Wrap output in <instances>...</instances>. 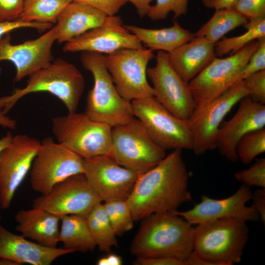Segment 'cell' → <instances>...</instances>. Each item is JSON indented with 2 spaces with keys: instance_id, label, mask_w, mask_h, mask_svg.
I'll use <instances>...</instances> for the list:
<instances>
[{
  "instance_id": "1",
  "label": "cell",
  "mask_w": 265,
  "mask_h": 265,
  "mask_svg": "<svg viewBox=\"0 0 265 265\" xmlns=\"http://www.w3.org/2000/svg\"><path fill=\"white\" fill-rule=\"evenodd\" d=\"M182 150H173L155 166L139 175L127 199L134 221L156 213L171 212L191 200L188 172Z\"/></svg>"
},
{
  "instance_id": "2",
  "label": "cell",
  "mask_w": 265,
  "mask_h": 265,
  "mask_svg": "<svg viewBox=\"0 0 265 265\" xmlns=\"http://www.w3.org/2000/svg\"><path fill=\"white\" fill-rule=\"evenodd\" d=\"M130 251L137 257H175L185 260L193 250L194 227L172 212L143 219Z\"/></svg>"
},
{
  "instance_id": "3",
  "label": "cell",
  "mask_w": 265,
  "mask_h": 265,
  "mask_svg": "<svg viewBox=\"0 0 265 265\" xmlns=\"http://www.w3.org/2000/svg\"><path fill=\"white\" fill-rule=\"evenodd\" d=\"M26 86L0 98V108L6 114L27 95L47 92L59 99L68 112L77 111L85 87V80L73 64L58 58L29 75Z\"/></svg>"
},
{
  "instance_id": "4",
  "label": "cell",
  "mask_w": 265,
  "mask_h": 265,
  "mask_svg": "<svg viewBox=\"0 0 265 265\" xmlns=\"http://www.w3.org/2000/svg\"><path fill=\"white\" fill-rule=\"evenodd\" d=\"M83 68L91 72L94 83L87 94L84 113L91 118L111 127L125 124L134 116L131 103L117 91L109 73L106 56L93 52H82Z\"/></svg>"
},
{
  "instance_id": "5",
  "label": "cell",
  "mask_w": 265,
  "mask_h": 265,
  "mask_svg": "<svg viewBox=\"0 0 265 265\" xmlns=\"http://www.w3.org/2000/svg\"><path fill=\"white\" fill-rule=\"evenodd\" d=\"M249 234L246 222L234 218L198 224L194 228L193 251L213 265L238 263Z\"/></svg>"
},
{
  "instance_id": "6",
  "label": "cell",
  "mask_w": 265,
  "mask_h": 265,
  "mask_svg": "<svg viewBox=\"0 0 265 265\" xmlns=\"http://www.w3.org/2000/svg\"><path fill=\"white\" fill-rule=\"evenodd\" d=\"M56 141L82 159L109 156L112 127L95 120L84 112H68L52 119Z\"/></svg>"
},
{
  "instance_id": "7",
  "label": "cell",
  "mask_w": 265,
  "mask_h": 265,
  "mask_svg": "<svg viewBox=\"0 0 265 265\" xmlns=\"http://www.w3.org/2000/svg\"><path fill=\"white\" fill-rule=\"evenodd\" d=\"M165 151L152 140L138 118L134 117L125 124L112 128L109 156L139 175L162 160L166 156Z\"/></svg>"
},
{
  "instance_id": "8",
  "label": "cell",
  "mask_w": 265,
  "mask_h": 265,
  "mask_svg": "<svg viewBox=\"0 0 265 265\" xmlns=\"http://www.w3.org/2000/svg\"><path fill=\"white\" fill-rule=\"evenodd\" d=\"M133 114L152 140L163 150H191L192 137L188 120L179 118L154 96L131 102Z\"/></svg>"
},
{
  "instance_id": "9",
  "label": "cell",
  "mask_w": 265,
  "mask_h": 265,
  "mask_svg": "<svg viewBox=\"0 0 265 265\" xmlns=\"http://www.w3.org/2000/svg\"><path fill=\"white\" fill-rule=\"evenodd\" d=\"M259 45L257 40L225 58L216 56L188 84L196 102L202 106L240 82L241 72Z\"/></svg>"
},
{
  "instance_id": "10",
  "label": "cell",
  "mask_w": 265,
  "mask_h": 265,
  "mask_svg": "<svg viewBox=\"0 0 265 265\" xmlns=\"http://www.w3.org/2000/svg\"><path fill=\"white\" fill-rule=\"evenodd\" d=\"M83 171L82 158L48 136L41 141L33 161L30 185L35 191L47 194L59 183Z\"/></svg>"
},
{
  "instance_id": "11",
  "label": "cell",
  "mask_w": 265,
  "mask_h": 265,
  "mask_svg": "<svg viewBox=\"0 0 265 265\" xmlns=\"http://www.w3.org/2000/svg\"><path fill=\"white\" fill-rule=\"evenodd\" d=\"M249 91L242 80L208 103L196 106L188 119L192 137L191 150L196 155L216 149L220 125L233 106Z\"/></svg>"
},
{
  "instance_id": "12",
  "label": "cell",
  "mask_w": 265,
  "mask_h": 265,
  "mask_svg": "<svg viewBox=\"0 0 265 265\" xmlns=\"http://www.w3.org/2000/svg\"><path fill=\"white\" fill-rule=\"evenodd\" d=\"M154 57L149 49H123L106 56V66L116 88L125 100L154 96L147 79V66Z\"/></svg>"
},
{
  "instance_id": "13",
  "label": "cell",
  "mask_w": 265,
  "mask_h": 265,
  "mask_svg": "<svg viewBox=\"0 0 265 265\" xmlns=\"http://www.w3.org/2000/svg\"><path fill=\"white\" fill-rule=\"evenodd\" d=\"M155 58V65L147 70L154 96L174 115L188 120L196 106L188 83L174 69L168 53L159 51Z\"/></svg>"
},
{
  "instance_id": "14",
  "label": "cell",
  "mask_w": 265,
  "mask_h": 265,
  "mask_svg": "<svg viewBox=\"0 0 265 265\" xmlns=\"http://www.w3.org/2000/svg\"><path fill=\"white\" fill-rule=\"evenodd\" d=\"M102 202L83 173L70 176L56 185L47 194L33 200L32 207H39L60 217L78 215L86 217Z\"/></svg>"
},
{
  "instance_id": "15",
  "label": "cell",
  "mask_w": 265,
  "mask_h": 265,
  "mask_svg": "<svg viewBox=\"0 0 265 265\" xmlns=\"http://www.w3.org/2000/svg\"><path fill=\"white\" fill-rule=\"evenodd\" d=\"M41 144L25 134L13 136L1 153L0 163V207L8 209L15 193L30 171Z\"/></svg>"
},
{
  "instance_id": "16",
  "label": "cell",
  "mask_w": 265,
  "mask_h": 265,
  "mask_svg": "<svg viewBox=\"0 0 265 265\" xmlns=\"http://www.w3.org/2000/svg\"><path fill=\"white\" fill-rule=\"evenodd\" d=\"M83 173L102 201L127 200L139 175L107 155L83 159Z\"/></svg>"
},
{
  "instance_id": "17",
  "label": "cell",
  "mask_w": 265,
  "mask_h": 265,
  "mask_svg": "<svg viewBox=\"0 0 265 265\" xmlns=\"http://www.w3.org/2000/svg\"><path fill=\"white\" fill-rule=\"evenodd\" d=\"M250 186L242 184L232 195L215 199L206 195L191 209L172 212L182 217L191 225H198L222 218H234L244 222L260 220L258 213L246 203L251 200Z\"/></svg>"
},
{
  "instance_id": "18",
  "label": "cell",
  "mask_w": 265,
  "mask_h": 265,
  "mask_svg": "<svg viewBox=\"0 0 265 265\" xmlns=\"http://www.w3.org/2000/svg\"><path fill=\"white\" fill-rule=\"evenodd\" d=\"M56 41L54 26L39 37L12 44L10 33L0 38V61L11 62L16 68L15 80L19 82L53 60L52 48Z\"/></svg>"
},
{
  "instance_id": "19",
  "label": "cell",
  "mask_w": 265,
  "mask_h": 265,
  "mask_svg": "<svg viewBox=\"0 0 265 265\" xmlns=\"http://www.w3.org/2000/svg\"><path fill=\"white\" fill-rule=\"evenodd\" d=\"M144 47L137 37L126 29L119 16H107L104 23L65 43L64 52H93L109 54L123 49Z\"/></svg>"
},
{
  "instance_id": "20",
  "label": "cell",
  "mask_w": 265,
  "mask_h": 265,
  "mask_svg": "<svg viewBox=\"0 0 265 265\" xmlns=\"http://www.w3.org/2000/svg\"><path fill=\"white\" fill-rule=\"evenodd\" d=\"M239 102L235 114L220 127L216 140V149L221 155L233 162L238 160L236 146L239 139L247 132L265 126V105L253 101L249 96Z\"/></svg>"
},
{
  "instance_id": "21",
  "label": "cell",
  "mask_w": 265,
  "mask_h": 265,
  "mask_svg": "<svg viewBox=\"0 0 265 265\" xmlns=\"http://www.w3.org/2000/svg\"><path fill=\"white\" fill-rule=\"evenodd\" d=\"M74 252L62 248L49 247L11 233L0 225V258L20 265H50L57 258Z\"/></svg>"
},
{
  "instance_id": "22",
  "label": "cell",
  "mask_w": 265,
  "mask_h": 265,
  "mask_svg": "<svg viewBox=\"0 0 265 265\" xmlns=\"http://www.w3.org/2000/svg\"><path fill=\"white\" fill-rule=\"evenodd\" d=\"M107 15L86 3L72 0L59 15L56 25V41L68 42L103 24Z\"/></svg>"
},
{
  "instance_id": "23",
  "label": "cell",
  "mask_w": 265,
  "mask_h": 265,
  "mask_svg": "<svg viewBox=\"0 0 265 265\" xmlns=\"http://www.w3.org/2000/svg\"><path fill=\"white\" fill-rule=\"evenodd\" d=\"M16 230L26 238L45 246L57 247L60 216L39 207L21 210L15 215Z\"/></svg>"
},
{
  "instance_id": "24",
  "label": "cell",
  "mask_w": 265,
  "mask_h": 265,
  "mask_svg": "<svg viewBox=\"0 0 265 265\" xmlns=\"http://www.w3.org/2000/svg\"><path fill=\"white\" fill-rule=\"evenodd\" d=\"M214 47L207 39L194 36L168 53L169 61L176 72L188 83L216 56Z\"/></svg>"
},
{
  "instance_id": "25",
  "label": "cell",
  "mask_w": 265,
  "mask_h": 265,
  "mask_svg": "<svg viewBox=\"0 0 265 265\" xmlns=\"http://www.w3.org/2000/svg\"><path fill=\"white\" fill-rule=\"evenodd\" d=\"M127 30L135 35L142 44L153 51L170 53L191 40L194 34L183 27L177 21L169 27L160 29L146 28L125 25Z\"/></svg>"
},
{
  "instance_id": "26",
  "label": "cell",
  "mask_w": 265,
  "mask_h": 265,
  "mask_svg": "<svg viewBox=\"0 0 265 265\" xmlns=\"http://www.w3.org/2000/svg\"><path fill=\"white\" fill-rule=\"evenodd\" d=\"M59 240L63 247L74 252L93 251L97 247L86 218L78 215L60 217Z\"/></svg>"
},
{
  "instance_id": "27",
  "label": "cell",
  "mask_w": 265,
  "mask_h": 265,
  "mask_svg": "<svg viewBox=\"0 0 265 265\" xmlns=\"http://www.w3.org/2000/svg\"><path fill=\"white\" fill-rule=\"evenodd\" d=\"M248 20L232 9L215 10L212 17L196 32L195 37H201L215 44L228 32L244 26Z\"/></svg>"
},
{
  "instance_id": "28",
  "label": "cell",
  "mask_w": 265,
  "mask_h": 265,
  "mask_svg": "<svg viewBox=\"0 0 265 265\" xmlns=\"http://www.w3.org/2000/svg\"><path fill=\"white\" fill-rule=\"evenodd\" d=\"M102 202L97 204L85 218L96 246L101 251L109 252L112 247L118 246L117 236Z\"/></svg>"
},
{
  "instance_id": "29",
  "label": "cell",
  "mask_w": 265,
  "mask_h": 265,
  "mask_svg": "<svg viewBox=\"0 0 265 265\" xmlns=\"http://www.w3.org/2000/svg\"><path fill=\"white\" fill-rule=\"evenodd\" d=\"M72 0H25L19 19L26 22L56 24L65 7Z\"/></svg>"
},
{
  "instance_id": "30",
  "label": "cell",
  "mask_w": 265,
  "mask_h": 265,
  "mask_svg": "<svg viewBox=\"0 0 265 265\" xmlns=\"http://www.w3.org/2000/svg\"><path fill=\"white\" fill-rule=\"evenodd\" d=\"M243 26L247 29L244 33L223 38L215 44L216 56L235 53L251 42L265 37V18L249 20Z\"/></svg>"
},
{
  "instance_id": "31",
  "label": "cell",
  "mask_w": 265,
  "mask_h": 265,
  "mask_svg": "<svg viewBox=\"0 0 265 265\" xmlns=\"http://www.w3.org/2000/svg\"><path fill=\"white\" fill-rule=\"evenodd\" d=\"M111 226L117 236L131 230L134 221L126 200H114L103 204Z\"/></svg>"
},
{
  "instance_id": "32",
  "label": "cell",
  "mask_w": 265,
  "mask_h": 265,
  "mask_svg": "<svg viewBox=\"0 0 265 265\" xmlns=\"http://www.w3.org/2000/svg\"><path fill=\"white\" fill-rule=\"evenodd\" d=\"M238 159L250 163L256 157L265 152V128L251 131L244 135L236 146Z\"/></svg>"
},
{
  "instance_id": "33",
  "label": "cell",
  "mask_w": 265,
  "mask_h": 265,
  "mask_svg": "<svg viewBox=\"0 0 265 265\" xmlns=\"http://www.w3.org/2000/svg\"><path fill=\"white\" fill-rule=\"evenodd\" d=\"M188 0H156L151 6L147 16L153 21L166 19L170 12L176 19L186 14Z\"/></svg>"
},
{
  "instance_id": "34",
  "label": "cell",
  "mask_w": 265,
  "mask_h": 265,
  "mask_svg": "<svg viewBox=\"0 0 265 265\" xmlns=\"http://www.w3.org/2000/svg\"><path fill=\"white\" fill-rule=\"evenodd\" d=\"M235 179L249 186L265 188V159L262 158L248 168L235 173Z\"/></svg>"
},
{
  "instance_id": "35",
  "label": "cell",
  "mask_w": 265,
  "mask_h": 265,
  "mask_svg": "<svg viewBox=\"0 0 265 265\" xmlns=\"http://www.w3.org/2000/svg\"><path fill=\"white\" fill-rule=\"evenodd\" d=\"M258 40L259 45L242 69L239 77L240 81L255 73L265 70V37Z\"/></svg>"
},
{
  "instance_id": "36",
  "label": "cell",
  "mask_w": 265,
  "mask_h": 265,
  "mask_svg": "<svg viewBox=\"0 0 265 265\" xmlns=\"http://www.w3.org/2000/svg\"><path fill=\"white\" fill-rule=\"evenodd\" d=\"M231 9L248 20L265 18V0H238Z\"/></svg>"
},
{
  "instance_id": "37",
  "label": "cell",
  "mask_w": 265,
  "mask_h": 265,
  "mask_svg": "<svg viewBox=\"0 0 265 265\" xmlns=\"http://www.w3.org/2000/svg\"><path fill=\"white\" fill-rule=\"evenodd\" d=\"M254 101L265 105V70L253 74L243 80Z\"/></svg>"
},
{
  "instance_id": "38",
  "label": "cell",
  "mask_w": 265,
  "mask_h": 265,
  "mask_svg": "<svg viewBox=\"0 0 265 265\" xmlns=\"http://www.w3.org/2000/svg\"><path fill=\"white\" fill-rule=\"evenodd\" d=\"M25 0H0V22L20 19Z\"/></svg>"
},
{
  "instance_id": "39",
  "label": "cell",
  "mask_w": 265,
  "mask_h": 265,
  "mask_svg": "<svg viewBox=\"0 0 265 265\" xmlns=\"http://www.w3.org/2000/svg\"><path fill=\"white\" fill-rule=\"evenodd\" d=\"M53 25L48 23L29 22L20 19L12 22H0V38L11 31L21 28H33L39 31L49 29Z\"/></svg>"
},
{
  "instance_id": "40",
  "label": "cell",
  "mask_w": 265,
  "mask_h": 265,
  "mask_svg": "<svg viewBox=\"0 0 265 265\" xmlns=\"http://www.w3.org/2000/svg\"><path fill=\"white\" fill-rule=\"evenodd\" d=\"M92 6L106 14L113 16L126 3L127 0H72Z\"/></svg>"
},
{
  "instance_id": "41",
  "label": "cell",
  "mask_w": 265,
  "mask_h": 265,
  "mask_svg": "<svg viewBox=\"0 0 265 265\" xmlns=\"http://www.w3.org/2000/svg\"><path fill=\"white\" fill-rule=\"evenodd\" d=\"M136 265H185V260L175 257H137Z\"/></svg>"
},
{
  "instance_id": "42",
  "label": "cell",
  "mask_w": 265,
  "mask_h": 265,
  "mask_svg": "<svg viewBox=\"0 0 265 265\" xmlns=\"http://www.w3.org/2000/svg\"><path fill=\"white\" fill-rule=\"evenodd\" d=\"M250 206L258 214L260 220L265 223V188H261L252 193Z\"/></svg>"
},
{
  "instance_id": "43",
  "label": "cell",
  "mask_w": 265,
  "mask_h": 265,
  "mask_svg": "<svg viewBox=\"0 0 265 265\" xmlns=\"http://www.w3.org/2000/svg\"><path fill=\"white\" fill-rule=\"evenodd\" d=\"M238 0H201L203 4L208 8L215 10L231 9Z\"/></svg>"
},
{
  "instance_id": "44",
  "label": "cell",
  "mask_w": 265,
  "mask_h": 265,
  "mask_svg": "<svg viewBox=\"0 0 265 265\" xmlns=\"http://www.w3.org/2000/svg\"><path fill=\"white\" fill-rule=\"evenodd\" d=\"M153 0H127L131 2L135 7L137 12L140 18L147 16L151 3Z\"/></svg>"
},
{
  "instance_id": "45",
  "label": "cell",
  "mask_w": 265,
  "mask_h": 265,
  "mask_svg": "<svg viewBox=\"0 0 265 265\" xmlns=\"http://www.w3.org/2000/svg\"><path fill=\"white\" fill-rule=\"evenodd\" d=\"M122 264L121 257L113 253L99 259L97 262L98 265H121Z\"/></svg>"
},
{
  "instance_id": "46",
  "label": "cell",
  "mask_w": 265,
  "mask_h": 265,
  "mask_svg": "<svg viewBox=\"0 0 265 265\" xmlns=\"http://www.w3.org/2000/svg\"><path fill=\"white\" fill-rule=\"evenodd\" d=\"M0 126L11 130L16 128L17 122L13 119L11 118L5 114L0 108Z\"/></svg>"
},
{
  "instance_id": "47",
  "label": "cell",
  "mask_w": 265,
  "mask_h": 265,
  "mask_svg": "<svg viewBox=\"0 0 265 265\" xmlns=\"http://www.w3.org/2000/svg\"><path fill=\"white\" fill-rule=\"evenodd\" d=\"M13 136L12 133L8 132L5 136L0 138V163L1 154L2 151L8 147L11 143Z\"/></svg>"
},
{
  "instance_id": "48",
  "label": "cell",
  "mask_w": 265,
  "mask_h": 265,
  "mask_svg": "<svg viewBox=\"0 0 265 265\" xmlns=\"http://www.w3.org/2000/svg\"><path fill=\"white\" fill-rule=\"evenodd\" d=\"M0 265H20L18 263L11 260L0 258Z\"/></svg>"
},
{
  "instance_id": "49",
  "label": "cell",
  "mask_w": 265,
  "mask_h": 265,
  "mask_svg": "<svg viewBox=\"0 0 265 265\" xmlns=\"http://www.w3.org/2000/svg\"><path fill=\"white\" fill-rule=\"evenodd\" d=\"M1 68H0V76L1 75Z\"/></svg>"
},
{
  "instance_id": "50",
  "label": "cell",
  "mask_w": 265,
  "mask_h": 265,
  "mask_svg": "<svg viewBox=\"0 0 265 265\" xmlns=\"http://www.w3.org/2000/svg\"></svg>"
}]
</instances>
